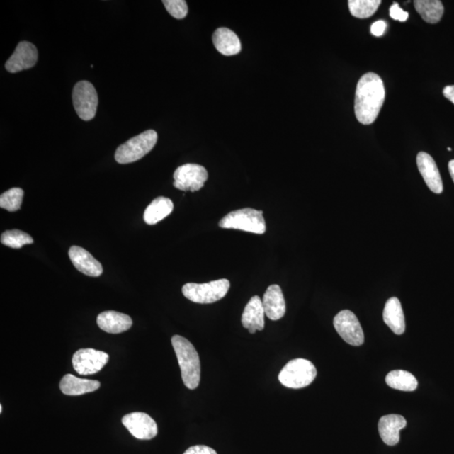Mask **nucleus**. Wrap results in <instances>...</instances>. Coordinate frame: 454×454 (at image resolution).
Wrapping results in <instances>:
<instances>
[{
    "mask_svg": "<svg viewBox=\"0 0 454 454\" xmlns=\"http://www.w3.org/2000/svg\"><path fill=\"white\" fill-rule=\"evenodd\" d=\"M385 97L383 81L375 73H368L359 79L355 93L354 110L363 125L374 123L383 106Z\"/></svg>",
    "mask_w": 454,
    "mask_h": 454,
    "instance_id": "nucleus-1",
    "label": "nucleus"
},
{
    "mask_svg": "<svg viewBox=\"0 0 454 454\" xmlns=\"http://www.w3.org/2000/svg\"><path fill=\"white\" fill-rule=\"evenodd\" d=\"M172 345L178 358L184 385L188 389L195 390L200 382V361L194 346L181 336L172 338Z\"/></svg>",
    "mask_w": 454,
    "mask_h": 454,
    "instance_id": "nucleus-2",
    "label": "nucleus"
},
{
    "mask_svg": "<svg viewBox=\"0 0 454 454\" xmlns=\"http://www.w3.org/2000/svg\"><path fill=\"white\" fill-rule=\"evenodd\" d=\"M157 142V134L155 130H146L117 148L115 161L120 164H127L140 160L154 149Z\"/></svg>",
    "mask_w": 454,
    "mask_h": 454,
    "instance_id": "nucleus-3",
    "label": "nucleus"
},
{
    "mask_svg": "<svg viewBox=\"0 0 454 454\" xmlns=\"http://www.w3.org/2000/svg\"><path fill=\"white\" fill-rule=\"evenodd\" d=\"M317 371L314 364L307 359L296 358L287 363L278 375V380L285 387L301 389L311 385Z\"/></svg>",
    "mask_w": 454,
    "mask_h": 454,
    "instance_id": "nucleus-4",
    "label": "nucleus"
},
{
    "mask_svg": "<svg viewBox=\"0 0 454 454\" xmlns=\"http://www.w3.org/2000/svg\"><path fill=\"white\" fill-rule=\"evenodd\" d=\"M262 210L244 208L232 211L219 222L220 227L236 229L254 234L266 232V222Z\"/></svg>",
    "mask_w": 454,
    "mask_h": 454,
    "instance_id": "nucleus-5",
    "label": "nucleus"
},
{
    "mask_svg": "<svg viewBox=\"0 0 454 454\" xmlns=\"http://www.w3.org/2000/svg\"><path fill=\"white\" fill-rule=\"evenodd\" d=\"M230 289V282L222 278L206 283V284H195L188 283L182 289L184 297L199 304H211L217 302L227 295Z\"/></svg>",
    "mask_w": 454,
    "mask_h": 454,
    "instance_id": "nucleus-6",
    "label": "nucleus"
},
{
    "mask_svg": "<svg viewBox=\"0 0 454 454\" xmlns=\"http://www.w3.org/2000/svg\"><path fill=\"white\" fill-rule=\"evenodd\" d=\"M73 102L76 113L84 120H91L96 115L98 98L96 88L88 81L75 84Z\"/></svg>",
    "mask_w": 454,
    "mask_h": 454,
    "instance_id": "nucleus-7",
    "label": "nucleus"
},
{
    "mask_svg": "<svg viewBox=\"0 0 454 454\" xmlns=\"http://www.w3.org/2000/svg\"><path fill=\"white\" fill-rule=\"evenodd\" d=\"M174 186L179 191L196 192L204 187L208 172L203 166L187 164L181 166L174 174Z\"/></svg>",
    "mask_w": 454,
    "mask_h": 454,
    "instance_id": "nucleus-8",
    "label": "nucleus"
},
{
    "mask_svg": "<svg viewBox=\"0 0 454 454\" xmlns=\"http://www.w3.org/2000/svg\"><path fill=\"white\" fill-rule=\"evenodd\" d=\"M108 361L109 355L93 348L79 349L72 359L75 371L80 375L97 374L106 365Z\"/></svg>",
    "mask_w": 454,
    "mask_h": 454,
    "instance_id": "nucleus-9",
    "label": "nucleus"
},
{
    "mask_svg": "<svg viewBox=\"0 0 454 454\" xmlns=\"http://www.w3.org/2000/svg\"><path fill=\"white\" fill-rule=\"evenodd\" d=\"M334 325L336 331L346 343L361 346L364 343L363 328L355 314L348 310L340 312L334 317Z\"/></svg>",
    "mask_w": 454,
    "mask_h": 454,
    "instance_id": "nucleus-10",
    "label": "nucleus"
},
{
    "mask_svg": "<svg viewBox=\"0 0 454 454\" xmlns=\"http://www.w3.org/2000/svg\"><path fill=\"white\" fill-rule=\"evenodd\" d=\"M123 424L130 433L137 439L150 440L159 433L156 421L147 413H130L123 416Z\"/></svg>",
    "mask_w": 454,
    "mask_h": 454,
    "instance_id": "nucleus-11",
    "label": "nucleus"
},
{
    "mask_svg": "<svg viewBox=\"0 0 454 454\" xmlns=\"http://www.w3.org/2000/svg\"><path fill=\"white\" fill-rule=\"evenodd\" d=\"M38 60V52L35 45L28 42H21L18 44L16 51L8 58L6 69L11 74L30 69L33 67Z\"/></svg>",
    "mask_w": 454,
    "mask_h": 454,
    "instance_id": "nucleus-12",
    "label": "nucleus"
},
{
    "mask_svg": "<svg viewBox=\"0 0 454 454\" xmlns=\"http://www.w3.org/2000/svg\"><path fill=\"white\" fill-rule=\"evenodd\" d=\"M416 161L418 169L430 191L435 194H441L443 191L442 178L433 157L426 152H421L417 155Z\"/></svg>",
    "mask_w": 454,
    "mask_h": 454,
    "instance_id": "nucleus-13",
    "label": "nucleus"
},
{
    "mask_svg": "<svg viewBox=\"0 0 454 454\" xmlns=\"http://www.w3.org/2000/svg\"><path fill=\"white\" fill-rule=\"evenodd\" d=\"M69 258L74 267L85 276L91 277L101 276L103 273L102 265L93 257L88 251L78 246L70 247Z\"/></svg>",
    "mask_w": 454,
    "mask_h": 454,
    "instance_id": "nucleus-14",
    "label": "nucleus"
},
{
    "mask_svg": "<svg viewBox=\"0 0 454 454\" xmlns=\"http://www.w3.org/2000/svg\"><path fill=\"white\" fill-rule=\"evenodd\" d=\"M265 312L263 301L259 296L255 295L247 303L242 313V323L251 334H254L257 331H263L264 328Z\"/></svg>",
    "mask_w": 454,
    "mask_h": 454,
    "instance_id": "nucleus-15",
    "label": "nucleus"
},
{
    "mask_svg": "<svg viewBox=\"0 0 454 454\" xmlns=\"http://www.w3.org/2000/svg\"><path fill=\"white\" fill-rule=\"evenodd\" d=\"M263 305L265 314L272 321L280 320L286 312V304L281 288L273 285L268 288L263 295Z\"/></svg>",
    "mask_w": 454,
    "mask_h": 454,
    "instance_id": "nucleus-16",
    "label": "nucleus"
},
{
    "mask_svg": "<svg viewBox=\"0 0 454 454\" xmlns=\"http://www.w3.org/2000/svg\"><path fill=\"white\" fill-rule=\"evenodd\" d=\"M407 420L402 416H382L378 425L380 438L389 446H395L399 441V431L406 428Z\"/></svg>",
    "mask_w": 454,
    "mask_h": 454,
    "instance_id": "nucleus-17",
    "label": "nucleus"
},
{
    "mask_svg": "<svg viewBox=\"0 0 454 454\" xmlns=\"http://www.w3.org/2000/svg\"><path fill=\"white\" fill-rule=\"evenodd\" d=\"M97 324L101 330L108 334H119L132 327V320L127 314L108 311L98 314Z\"/></svg>",
    "mask_w": 454,
    "mask_h": 454,
    "instance_id": "nucleus-18",
    "label": "nucleus"
},
{
    "mask_svg": "<svg viewBox=\"0 0 454 454\" xmlns=\"http://www.w3.org/2000/svg\"><path fill=\"white\" fill-rule=\"evenodd\" d=\"M212 40L215 47L224 56L237 55L242 50L239 38L234 31L225 27L215 31Z\"/></svg>",
    "mask_w": 454,
    "mask_h": 454,
    "instance_id": "nucleus-19",
    "label": "nucleus"
},
{
    "mask_svg": "<svg viewBox=\"0 0 454 454\" xmlns=\"http://www.w3.org/2000/svg\"><path fill=\"white\" fill-rule=\"evenodd\" d=\"M59 387L64 395L75 397L93 392L101 387V383L96 380L80 379L73 375H66L62 377Z\"/></svg>",
    "mask_w": 454,
    "mask_h": 454,
    "instance_id": "nucleus-20",
    "label": "nucleus"
},
{
    "mask_svg": "<svg viewBox=\"0 0 454 454\" xmlns=\"http://www.w3.org/2000/svg\"><path fill=\"white\" fill-rule=\"evenodd\" d=\"M385 324L387 325L395 334L402 335L406 331V322L401 302L397 297L387 300L383 312Z\"/></svg>",
    "mask_w": 454,
    "mask_h": 454,
    "instance_id": "nucleus-21",
    "label": "nucleus"
},
{
    "mask_svg": "<svg viewBox=\"0 0 454 454\" xmlns=\"http://www.w3.org/2000/svg\"><path fill=\"white\" fill-rule=\"evenodd\" d=\"M174 210L173 201L166 197H157L147 206L144 212V221L147 225H155L163 221Z\"/></svg>",
    "mask_w": 454,
    "mask_h": 454,
    "instance_id": "nucleus-22",
    "label": "nucleus"
},
{
    "mask_svg": "<svg viewBox=\"0 0 454 454\" xmlns=\"http://www.w3.org/2000/svg\"><path fill=\"white\" fill-rule=\"evenodd\" d=\"M414 6L422 19L430 24L438 23L443 16V4L439 0H416Z\"/></svg>",
    "mask_w": 454,
    "mask_h": 454,
    "instance_id": "nucleus-23",
    "label": "nucleus"
},
{
    "mask_svg": "<svg viewBox=\"0 0 454 454\" xmlns=\"http://www.w3.org/2000/svg\"><path fill=\"white\" fill-rule=\"evenodd\" d=\"M385 382L390 388L402 391H414L418 386L415 376L404 370L390 372L385 378Z\"/></svg>",
    "mask_w": 454,
    "mask_h": 454,
    "instance_id": "nucleus-24",
    "label": "nucleus"
},
{
    "mask_svg": "<svg viewBox=\"0 0 454 454\" xmlns=\"http://www.w3.org/2000/svg\"><path fill=\"white\" fill-rule=\"evenodd\" d=\"M380 4V0H349L348 7L353 16L366 19L375 15Z\"/></svg>",
    "mask_w": 454,
    "mask_h": 454,
    "instance_id": "nucleus-25",
    "label": "nucleus"
},
{
    "mask_svg": "<svg viewBox=\"0 0 454 454\" xmlns=\"http://www.w3.org/2000/svg\"><path fill=\"white\" fill-rule=\"evenodd\" d=\"M24 191L22 188H11L0 196V208L10 212H15L21 209Z\"/></svg>",
    "mask_w": 454,
    "mask_h": 454,
    "instance_id": "nucleus-26",
    "label": "nucleus"
},
{
    "mask_svg": "<svg viewBox=\"0 0 454 454\" xmlns=\"http://www.w3.org/2000/svg\"><path fill=\"white\" fill-rule=\"evenodd\" d=\"M33 238L20 230H10L2 233L1 244L11 249H21L27 244H33Z\"/></svg>",
    "mask_w": 454,
    "mask_h": 454,
    "instance_id": "nucleus-27",
    "label": "nucleus"
},
{
    "mask_svg": "<svg viewBox=\"0 0 454 454\" xmlns=\"http://www.w3.org/2000/svg\"><path fill=\"white\" fill-rule=\"evenodd\" d=\"M166 10L175 19L182 20L188 15V6L184 0H164Z\"/></svg>",
    "mask_w": 454,
    "mask_h": 454,
    "instance_id": "nucleus-28",
    "label": "nucleus"
},
{
    "mask_svg": "<svg viewBox=\"0 0 454 454\" xmlns=\"http://www.w3.org/2000/svg\"><path fill=\"white\" fill-rule=\"evenodd\" d=\"M390 16L393 20L404 22L407 21L409 13L399 8V4L394 3L393 6L390 8Z\"/></svg>",
    "mask_w": 454,
    "mask_h": 454,
    "instance_id": "nucleus-29",
    "label": "nucleus"
},
{
    "mask_svg": "<svg viewBox=\"0 0 454 454\" xmlns=\"http://www.w3.org/2000/svg\"><path fill=\"white\" fill-rule=\"evenodd\" d=\"M183 454H217V452L205 445H195L190 448H188Z\"/></svg>",
    "mask_w": 454,
    "mask_h": 454,
    "instance_id": "nucleus-30",
    "label": "nucleus"
},
{
    "mask_svg": "<svg viewBox=\"0 0 454 454\" xmlns=\"http://www.w3.org/2000/svg\"><path fill=\"white\" fill-rule=\"evenodd\" d=\"M386 28H387V24L384 21H378L372 25L371 33L375 37L380 38L385 34Z\"/></svg>",
    "mask_w": 454,
    "mask_h": 454,
    "instance_id": "nucleus-31",
    "label": "nucleus"
},
{
    "mask_svg": "<svg viewBox=\"0 0 454 454\" xmlns=\"http://www.w3.org/2000/svg\"><path fill=\"white\" fill-rule=\"evenodd\" d=\"M443 96L454 105V85H449L443 89Z\"/></svg>",
    "mask_w": 454,
    "mask_h": 454,
    "instance_id": "nucleus-32",
    "label": "nucleus"
},
{
    "mask_svg": "<svg viewBox=\"0 0 454 454\" xmlns=\"http://www.w3.org/2000/svg\"><path fill=\"white\" fill-rule=\"evenodd\" d=\"M448 169H449V173H450L451 177L454 182V160L449 161Z\"/></svg>",
    "mask_w": 454,
    "mask_h": 454,
    "instance_id": "nucleus-33",
    "label": "nucleus"
},
{
    "mask_svg": "<svg viewBox=\"0 0 454 454\" xmlns=\"http://www.w3.org/2000/svg\"><path fill=\"white\" fill-rule=\"evenodd\" d=\"M2 412H3V407H2V404H1V406H0V412L2 413Z\"/></svg>",
    "mask_w": 454,
    "mask_h": 454,
    "instance_id": "nucleus-34",
    "label": "nucleus"
},
{
    "mask_svg": "<svg viewBox=\"0 0 454 454\" xmlns=\"http://www.w3.org/2000/svg\"><path fill=\"white\" fill-rule=\"evenodd\" d=\"M448 151H452V148H451V147H448Z\"/></svg>",
    "mask_w": 454,
    "mask_h": 454,
    "instance_id": "nucleus-35",
    "label": "nucleus"
}]
</instances>
